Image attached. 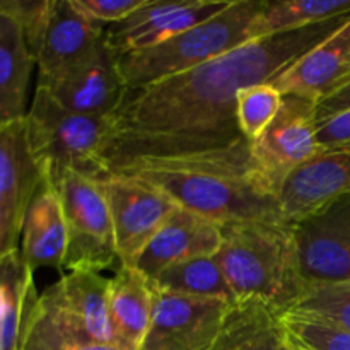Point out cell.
I'll use <instances>...</instances> for the list:
<instances>
[{
    "label": "cell",
    "instance_id": "6da1fadb",
    "mask_svg": "<svg viewBox=\"0 0 350 350\" xmlns=\"http://www.w3.org/2000/svg\"><path fill=\"white\" fill-rule=\"evenodd\" d=\"M349 17L250 40L183 74L125 89L103 149L109 174L137 159L215 152L246 140L238 125L239 92L273 81Z\"/></svg>",
    "mask_w": 350,
    "mask_h": 350
},
{
    "label": "cell",
    "instance_id": "7a4b0ae2",
    "mask_svg": "<svg viewBox=\"0 0 350 350\" xmlns=\"http://www.w3.org/2000/svg\"><path fill=\"white\" fill-rule=\"evenodd\" d=\"M111 174L152 185L180 207L219 226L286 221L277 197L262 187L253 171L248 140L215 152L137 159Z\"/></svg>",
    "mask_w": 350,
    "mask_h": 350
},
{
    "label": "cell",
    "instance_id": "3957f363",
    "mask_svg": "<svg viewBox=\"0 0 350 350\" xmlns=\"http://www.w3.org/2000/svg\"><path fill=\"white\" fill-rule=\"evenodd\" d=\"M215 260L238 301H258L280 314L294 310L308 291L293 224L287 221L221 226Z\"/></svg>",
    "mask_w": 350,
    "mask_h": 350
},
{
    "label": "cell",
    "instance_id": "277c9868",
    "mask_svg": "<svg viewBox=\"0 0 350 350\" xmlns=\"http://www.w3.org/2000/svg\"><path fill=\"white\" fill-rule=\"evenodd\" d=\"M263 7L265 0H236L211 19L157 46L120 55L118 68L123 84L126 89L144 88L200 67L241 46L252 40L250 29Z\"/></svg>",
    "mask_w": 350,
    "mask_h": 350
},
{
    "label": "cell",
    "instance_id": "5b68a950",
    "mask_svg": "<svg viewBox=\"0 0 350 350\" xmlns=\"http://www.w3.org/2000/svg\"><path fill=\"white\" fill-rule=\"evenodd\" d=\"M24 122L31 152L55 187L68 171L94 181L109 176L103 161L109 118L68 111L46 89L36 85Z\"/></svg>",
    "mask_w": 350,
    "mask_h": 350
},
{
    "label": "cell",
    "instance_id": "8992f818",
    "mask_svg": "<svg viewBox=\"0 0 350 350\" xmlns=\"http://www.w3.org/2000/svg\"><path fill=\"white\" fill-rule=\"evenodd\" d=\"M57 190L68 234L62 272L101 273L113 267L118 262L115 232L99 181L68 171L57 185Z\"/></svg>",
    "mask_w": 350,
    "mask_h": 350
},
{
    "label": "cell",
    "instance_id": "52a82bcc",
    "mask_svg": "<svg viewBox=\"0 0 350 350\" xmlns=\"http://www.w3.org/2000/svg\"><path fill=\"white\" fill-rule=\"evenodd\" d=\"M318 150L317 101L294 94H284L275 120L250 142L253 171L277 200L287 178Z\"/></svg>",
    "mask_w": 350,
    "mask_h": 350
},
{
    "label": "cell",
    "instance_id": "ba28073f",
    "mask_svg": "<svg viewBox=\"0 0 350 350\" xmlns=\"http://www.w3.org/2000/svg\"><path fill=\"white\" fill-rule=\"evenodd\" d=\"M99 185L111 214L120 265L135 267L147 245L180 205L159 188L135 178L109 174Z\"/></svg>",
    "mask_w": 350,
    "mask_h": 350
},
{
    "label": "cell",
    "instance_id": "9c48e42d",
    "mask_svg": "<svg viewBox=\"0 0 350 350\" xmlns=\"http://www.w3.org/2000/svg\"><path fill=\"white\" fill-rule=\"evenodd\" d=\"M152 294V318L139 350H208L232 304L170 293L154 284Z\"/></svg>",
    "mask_w": 350,
    "mask_h": 350
},
{
    "label": "cell",
    "instance_id": "30bf717a",
    "mask_svg": "<svg viewBox=\"0 0 350 350\" xmlns=\"http://www.w3.org/2000/svg\"><path fill=\"white\" fill-rule=\"evenodd\" d=\"M293 229L308 286L350 282V195L294 222Z\"/></svg>",
    "mask_w": 350,
    "mask_h": 350
},
{
    "label": "cell",
    "instance_id": "8fae6325",
    "mask_svg": "<svg viewBox=\"0 0 350 350\" xmlns=\"http://www.w3.org/2000/svg\"><path fill=\"white\" fill-rule=\"evenodd\" d=\"M68 111L109 118L118 108L125 84L118 68V55L103 40L88 55L55 77L38 81Z\"/></svg>",
    "mask_w": 350,
    "mask_h": 350
},
{
    "label": "cell",
    "instance_id": "7c38bea8",
    "mask_svg": "<svg viewBox=\"0 0 350 350\" xmlns=\"http://www.w3.org/2000/svg\"><path fill=\"white\" fill-rule=\"evenodd\" d=\"M43 171L29 149L26 122L0 126V256L19 250L24 215Z\"/></svg>",
    "mask_w": 350,
    "mask_h": 350
},
{
    "label": "cell",
    "instance_id": "4fadbf2b",
    "mask_svg": "<svg viewBox=\"0 0 350 350\" xmlns=\"http://www.w3.org/2000/svg\"><path fill=\"white\" fill-rule=\"evenodd\" d=\"M231 0H185L152 2L105 29V41L116 55L147 50L171 40L176 34L211 19L224 10Z\"/></svg>",
    "mask_w": 350,
    "mask_h": 350
},
{
    "label": "cell",
    "instance_id": "5bb4252c",
    "mask_svg": "<svg viewBox=\"0 0 350 350\" xmlns=\"http://www.w3.org/2000/svg\"><path fill=\"white\" fill-rule=\"evenodd\" d=\"M350 195V144L320 149L286 180L279 193L282 217L294 224Z\"/></svg>",
    "mask_w": 350,
    "mask_h": 350
},
{
    "label": "cell",
    "instance_id": "9a60e30c",
    "mask_svg": "<svg viewBox=\"0 0 350 350\" xmlns=\"http://www.w3.org/2000/svg\"><path fill=\"white\" fill-rule=\"evenodd\" d=\"M221 243L222 231L217 222L180 207L147 245L135 269L152 282L170 267L217 255Z\"/></svg>",
    "mask_w": 350,
    "mask_h": 350
},
{
    "label": "cell",
    "instance_id": "2e32d148",
    "mask_svg": "<svg viewBox=\"0 0 350 350\" xmlns=\"http://www.w3.org/2000/svg\"><path fill=\"white\" fill-rule=\"evenodd\" d=\"M350 81V17L272 82L282 94L327 98Z\"/></svg>",
    "mask_w": 350,
    "mask_h": 350
},
{
    "label": "cell",
    "instance_id": "e0dca14e",
    "mask_svg": "<svg viewBox=\"0 0 350 350\" xmlns=\"http://www.w3.org/2000/svg\"><path fill=\"white\" fill-rule=\"evenodd\" d=\"M105 24L79 12L72 0H53L50 21L36 53L38 81L55 77L88 55L105 36Z\"/></svg>",
    "mask_w": 350,
    "mask_h": 350
},
{
    "label": "cell",
    "instance_id": "ac0fdd59",
    "mask_svg": "<svg viewBox=\"0 0 350 350\" xmlns=\"http://www.w3.org/2000/svg\"><path fill=\"white\" fill-rule=\"evenodd\" d=\"M67 243V224L60 193L43 176L24 215L19 250L33 272L44 267L62 272Z\"/></svg>",
    "mask_w": 350,
    "mask_h": 350
},
{
    "label": "cell",
    "instance_id": "d6986e66",
    "mask_svg": "<svg viewBox=\"0 0 350 350\" xmlns=\"http://www.w3.org/2000/svg\"><path fill=\"white\" fill-rule=\"evenodd\" d=\"M152 284L135 267H122L109 279V321L116 347L139 350L152 318Z\"/></svg>",
    "mask_w": 350,
    "mask_h": 350
},
{
    "label": "cell",
    "instance_id": "ffe728a7",
    "mask_svg": "<svg viewBox=\"0 0 350 350\" xmlns=\"http://www.w3.org/2000/svg\"><path fill=\"white\" fill-rule=\"evenodd\" d=\"M40 294L21 250L0 256V350H23Z\"/></svg>",
    "mask_w": 350,
    "mask_h": 350
},
{
    "label": "cell",
    "instance_id": "44dd1931",
    "mask_svg": "<svg viewBox=\"0 0 350 350\" xmlns=\"http://www.w3.org/2000/svg\"><path fill=\"white\" fill-rule=\"evenodd\" d=\"M58 299L92 342L116 345L109 321V279L98 272L62 273L51 284Z\"/></svg>",
    "mask_w": 350,
    "mask_h": 350
},
{
    "label": "cell",
    "instance_id": "7402d4cb",
    "mask_svg": "<svg viewBox=\"0 0 350 350\" xmlns=\"http://www.w3.org/2000/svg\"><path fill=\"white\" fill-rule=\"evenodd\" d=\"M34 65L19 23L0 9V126L26 118Z\"/></svg>",
    "mask_w": 350,
    "mask_h": 350
},
{
    "label": "cell",
    "instance_id": "603a6c76",
    "mask_svg": "<svg viewBox=\"0 0 350 350\" xmlns=\"http://www.w3.org/2000/svg\"><path fill=\"white\" fill-rule=\"evenodd\" d=\"M286 340L284 314L258 301H236L208 350H279Z\"/></svg>",
    "mask_w": 350,
    "mask_h": 350
},
{
    "label": "cell",
    "instance_id": "cb8c5ba5",
    "mask_svg": "<svg viewBox=\"0 0 350 350\" xmlns=\"http://www.w3.org/2000/svg\"><path fill=\"white\" fill-rule=\"evenodd\" d=\"M23 350H122L116 345L92 342L79 328L58 299L53 287L40 294L31 317Z\"/></svg>",
    "mask_w": 350,
    "mask_h": 350
},
{
    "label": "cell",
    "instance_id": "d4e9b609",
    "mask_svg": "<svg viewBox=\"0 0 350 350\" xmlns=\"http://www.w3.org/2000/svg\"><path fill=\"white\" fill-rule=\"evenodd\" d=\"M350 14V0H282L265 2L262 12L255 17L250 38H265L287 33L301 27L325 23L334 17Z\"/></svg>",
    "mask_w": 350,
    "mask_h": 350
},
{
    "label": "cell",
    "instance_id": "484cf974",
    "mask_svg": "<svg viewBox=\"0 0 350 350\" xmlns=\"http://www.w3.org/2000/svg\"><path fill=\"white\" fill-rule=\"evenodd\" d=\"M154 286L185 296L236 303V296L214 256H198L164 270Z\"/></svg>",
    "mask_w": 350,
    "mask_h": 350
},
{
    "label": "cell",
    "instance_id": "4316f807",
    "mask_svg": "<svg viewBox=\"0 0 350 350\" xmlns=\"http://www.w3.org/2000/svg\"><path fill=\"white\" fill-rule=\"evenodd\" d=\"M284 94L272 82L250 85L238 94V125L248 142L258 139L275 120Z\"/></svg>",
    "mask_w": 350,
    "mask_h": 350
},
{
    "label": "cell",
    "instance_id": "83f0119b",
    "mask_svg": "<svg viewBox=\"0 0 350 350\" xmlns=\"http://www.w3.org/2000/svg\"><path fill=\"white\" fill-rule=\"evenodd\" d=\"M287 335L310 350H350V332L314 314H284Z\"/></svg>",
    "mask_w": 350,
    "mask_h": 350
},
{
    "label": "cell",
    "instance_id": "f1b7e54d",
    "mask_svg": "<svg viewBox=\"0 0 350 350\" xmlns=\"http://www.w3.org/2000/svg\"><path fill=\"white\" fill-rule=\"evenodd\" d=\"M293 311L314 314L350 332V282L310 286Z\"/></svg>",
    "mask_w": 350,
    "mask_h": 350
},
{
    "label": "cell",
    "instance_id": "f546056e",
    "mask_svg": "<svg viewBox=\"0 0 350 350\" xmlns=\"http://www.w3.org/2000/svg\"><path fill=\"white\" fill-rule=\"evenodd\" d=\"M0 9L19 23L31 55L36 60L53 9V0H0Z\"/></svg>",
    "mask_w": 350,
    "mask_h": 350
},
{
    "label": "cell",
    "instance_id": "4dcf8cb0",
    "mask_svg": "<svg viewBox=\"0 0 350 350\" xmlns=\"http://www.w3.org/2000/svg\"><path fill=\"white\" fill-rule=\"evenodd\" d=\"M147 0H72V5L85 17L109 26L132 16Z\"/></svg>",
    "mask_w": 350,
    "mask_h": 350
},
{
    "label": "cell",
    "instance_id": "1f68e13d",
    "mask_svg": "<svg viewBox=\"0 0 350 350\" xmlns=\"http://www.w3.org/2000/svg\"><path fill=\"white\" fill-rule=\"evenodd\" d=\"M317 140L320 149L349 146L350 144V108L317 123Z\"/></svg>",
    "mask_w": 350,
    "mask_h": 350
},
{
    "label": "cell",
    "instance_id": "d6a6232c",
    "mask_svg": "<svg viewBox=\"0 0 350 350\" xmlns=\"http://www.w3.org/2000/svg\"><path fill=\"white\" fill-rule=\"evenodd\" d=\"M350 108V81L317 103V123Z\"/></svg>",
    "mask_w": 350,
    "mask_h": 350
},
{
    "label": "cell",
    "instance_id": "836d02e7",
    "mask_svg": "<svg viewBox=\"0 0 350 350\" xmlns=\"http://www.w3.org/2000/svg\"><path fill=\"white\" fill-rule=\"evenodd\" d=\"M287 344L291 345V349H293V350H310V349L303 347V345H301L299 342H296V340H294V338H291L289 335H287Z\"/></svg>",
    "mask_w": 350,
    "mask_h": 350
},
{
    "label": "cell",
    "instance_id": "e575fe53",
    "mask_svg": "<svg viewBox=\"0 0 350 350\" xmlns=\"http://www.w3.org/2000/svg\"><path fill=\"white\" fill-rule=\"evenodd\" d=\"M279 350H293V349H291V345H289V344H287V340H286V344H284V345H282V347H280Z\"/></svg>",
    "mask_w": 350,
    "mask_h": 350
}]
</instances>
